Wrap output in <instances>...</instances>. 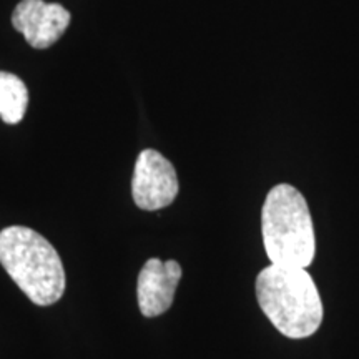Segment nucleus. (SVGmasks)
I'll list each match as a JSON object with an SVG mask.
<instances>
[{
  "instance_id": "nucleus-1",
  "label": "nucleus",
  "mask_w": 359,
  "mask_h": 359,
  "mask_svg": "<svg viewBox=\"0 0 359 359\" xmlns=\"http://www.w3.org/2000/svg\"><path fill=\"white\" fill-rule=\"evenodd\" d=\"M255 291L264 316L286 338H309L321 327L325 309L306 268L271 263L258 273Z\"/></svg>"
},
{
  "instance_id": "nucleus-2",
  "label": "nucleus",
  "mask_w": 359,
  "mask_h": 359,
  "mask_svg": "<svg viewBox=\"0 0 359 359\" xmlns=\"http://www.w3.org/2000/svg\"><path fill=\"white\" fill-rule=\"evenodd\" d=\"M0 263L37 306H50L64 296L62 259L52 243L32 228L8 226L0 231Z\"/></svg>"
},
{
  "instance_id": "nucleus-3",
  "label": "nucleus",
  "mask_w": 359,
  "mask_h": 359,
  "mask_svg": "<svg viewBox=\"0 0 359 359\" xmlns=\"http://www.w3.org/2000/svg\"><path fill=\"white\" fill-rule=\"evenodd\" d=\"M262 233L273 264L308 268L316 255V235L308 201L293 185L273 187L262 210Z\"/></svg>"
},
{
  "instance_id": "nucleus-4",
  "label": "nucleus",
  "mask_w": 359,
  "mask_h": 359,
  "mask_svg": "<svg viewBox=\"0 0 359 359\" xmlns=\"http://www.w3.org/2000/svg\"><path fill=\"white\" fill-rule=\"evenodd\" d=\"M180 190L177 170L160 151L147 148L138 155L133 170L132 195L138 208L156 212L172 205Z\"/></svg>"
},
{
  "instance_id": "nucleus-5",
  "label": "nucleus",
  "mask_w": 359,
  "mask_h": 359,
  "mask_svg": "<svg viewBox=\"0 0 359 359\" xmlns=\"http://www.w3.org/2000/svg\"><path fill=\"white\" fill-rule=\"evenodd\" d=\"M70 24V12L60 4L43 0H20L12 13L13 29L24 35L30 47H52Z\"/></svg>"
},
{
  "instance_id": "nucleus-6",
  "label": "nucleus",
  "mask_w": 359,
  "mask_h": 359,
  "mask_svg": "<svg viewBox=\"0 0 359 359\" xmlns=\"http://www.w3.org/2000/svg\"><path fill=\"white\" fill-rule=\"evenodd\" d=\"M182 275V266L175 259L150 258L143 264L137 285L138 308L143 316L155 318L168 311Z\"/></svg>"
},
{
  "instance_id": "nucleus-7",
  "label": "nucleus",
  "mask_w": 359,
  "mask_h": 359,
  "mask_svg": "<svg viewBox=\"0 0 359 359\" xmlns=\"http://www.w3.org/2000/svg\"><path fill=\"white\" fill-rule=\"evenodd\" d=\"M29 105V90L17 75L0 72V118L15 125L24 118Z\"/></svg>"
}]
</instances>
